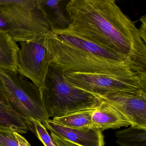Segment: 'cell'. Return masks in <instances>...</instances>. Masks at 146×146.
Returning a JSON list of instances; mask_svg holds the SVG:
<instances>
[{"instance_id":"6da1fadb","label":"cell","mask_w":146,"mask_h":146,"mask_svg":"<svg viewBox=\"0 0 146 146\" xmlns=\"http://www.w3.org/2000/svg\"><path fill=\"white\" fill-rule=\"evenodd\" d=\"M65 30L128 57L146 70V45L134 22L113 0H71Z\"/></svg>"},{"instance_id":"7a4b0ae2","label":"cell","mask_w":146,"mask_h":146,"mask_svg":"<svg viewBox=\"0 0 146 146\" xmlns=\"http://www.w3.org/2000/svg\"><path fill=\"white\" fill-rule=\"evenodd\" d=\"M45 43L51 63L64 72L84 74L146 72V70L132 61L106 58L66 43L52 31L45 36Z\"/></svg>"},{"instance_id":"3957f363","label":"cell","mask_w":146,"mask_h":146,"mask_svg":"<svg viewBox=\"0 0 146 146\" xmlns=\"http://www.w3.org/2000/svg\"><path fill=\"white\" fill-rule=\"evenodd\" d=\"M40 90L49 118L94 110L104 101L99 96L74 87L65 77L63 71L52 63Z\"/></svg>"},{"instance_id":"277c9868","label":"cell","mask_w":146,"mask_h":146,"mask_svg":"<svg viewBox=\"0 0 146 146\" xmlns=\"http://www.w3.org/2000/svg\"><path fill=\"white\" fill-rule=\"evenodd\" d=\"M0 11L7 18L16 42L29 41L52 32L36 0H0Z\"/></svg>"},{"instance_id":"5b68a950","label":"cell","mask_w":146,"mask_h":146,"mask_svg":"<svg viewBox=\"0 0 146 146\" xmlns=\"http://www.w3.org/2000/svg\"><path fill=\"white\" fill-rule=\"evenodd\" d=\"M1 78L7 91L9 105L27 121L37 120L43 124L49 119L42 100L39 87L18 72L0 69Z\"/></svg>"},{"instance_id":"8992f818","label":"cell","mask_w":146,"mask_h":146,"mask_svg":"<svg viewBox=\"0 0 146 146\" xmlns=\"http://www.w3.org/2000/svg\"><path fill=\"white\" fill-rule=\"evenodd\" d=\"M63 72L65 77L74 87L100 96L117 91L142 90L146 92V72L129 71L117 74Z\"/></svg>"},{"instance_id":"52a82bcc","label":"cell","mask_w":146,"mask_h":146,"mask_svg":"<svg viewBox=\"0 0 146 146\" xmlns=\"http://www.w3.org/2000/svg\"><path fill=\"white\" fill-rule=\"evenodd\" d=\"M45 36L20 42L18 72L31 80L39 88L43 85L51 60L46 47Z\"/></svg>"},{"instance_id":"ba28073f","label":"cell","mask_w":146,"mask_h":146,"mask_svg":"<svg viewBox=\"0 0 146 146\" xmlns=\"http://www.w3.org/2000/svg\"><path fill=\"white\" fill-rule=\"evenodd\" d=\"M100 97L124 115L132 125L146 128V91H117Z\"/></svg>"},{"instance_id":"9c48e42d","label":"cell","mask_w":146,"mask_h":146,"mask_svg":"<svg viewBox=\"0 0 146 146\" xmlns=\"http://www.w3.org/2000/svg\"><path fill=\"white\" fill-rule=\"evenodd\" d=\"M46 129L59 138L79 146H104L102 131L93 127L72 128L58 124L48 119L43 124Z\"/></svg>"},{"instance_id":"30bf717a","label":"cell","mask_w":146,"mask_h":146,"mask_svg":"<svg viewBox=\"0 0 146 146\" xmlns=\"http://www.w3.org/2000/svg\"><path fill=\"white\" fill-rule=\"evenodd\" d=\"M62 0H36L37 7L41 12L52 31L65 30L70 24L66 9L67 3Z\"/></svg>"},{"instance_id":"8fae6325","label":"cell","mask_w":146,"mask_h":146,"mask_svg":"<svg viewBox=\"0 0 146 146\" xmlns=\"http://www.w3.org/2000/svg\"><path fill=\"white\" fill-rule=\"evenodd\" d=\"M92 123V127L102 131L132 125L124 115L105 100L93 111Z\"/></svg>"},{"instance_id":"7c38bea8","label":"cell","mask_w":146,"mask_h":146,"mask_svg":"<svg viewBox=\"0 0 146 146\" xmlns=\"http://www.w3.org/2000/svg\"><path fill=\"white\" fill-rule=\"evenodd\" d=\"M52 32L62 41L95 55L114 60L131 61L135 63L128 57L110 51L88 39L67 31H58Z\"/></svg>"},{"instance_id":"4fadbf2b","label":"cell","mask_w":146,"mask_h":146,"mask_svg":"<svg viewBox=\"0 0 146 146\" xmlns=\"http://www.w3.org/2000/svg\"><path fill=\"white\" fill-rule=\"evenodd\" d=\"M19 47L8 33L0 31V69L18 72Z\"/></svg>"},{"instance_id":"5bb4252c","label":"cell","mask_w":146,"mask_h":146,"mask_svg":"<svg viewBox=\"0 0 146 146\" xmlns=\"http://www.w3.org/2000/svg\"><path fill=\"white\" fill-rule=\"evenodd\" d=\"M29 125L25 118L10 106L0 103V129L27 133Z\"/></svg>"},{"instance_id":"9a60e30c","label":"cell","mask_w":146,"mask_h":146,"mask_svg":"<svg viewBox=\"0 0 146 146\" xmlns=\"http://www.w3.org/2000/svg\"><path fill=\"white\" fill-rule=\"evenodd\" d=\"M117 143L121 146H146V128L131 125L117 131Z\"/></svg>"},{"instance_id":"2e32d148","label":"cell","mask_w":146,"mask_h":146,"mask_svg":"<svg viewBox=\"0 0 146 146\" xmlns=\"http://www.w3.org/2000/svg\"><path fill=\"white\" fill-rule=\"evenodd\" d=\"M93 110L80 111L64 116L54 117L53 122L65 127L72 128L92 127V114Z\"/></svg>"},{"instance_id":"e0dca14e","label":"cell","mask_w":146,"mask_h":146,"mask_svg":"<svg viewBox=\"0 0 146 146\" xmlns=\"http://www.w3.org/2000/svg\"><path fill=\"white\" fill-rule=\"evenodd\" d=\"M0 146H31L17 132L0 129Z\"/></svg>"},{"instance_id":"ac0fdd59","label":"cell","mask_w":146,"mask_h":146,"mask_svg":"<svg viewBox=\"0 0 146 146\" xmlns=\"http://www.w3.org/2000/svg\"><path fill=\"white\" fill-rule=\"evenodd\" d=\"M35 129V133L39 140L45 146H57L48 134L46 129L39 121L32 119L31 121Z\"/></svg>"},{"instance_id":"d6986e66","label":"cell","mask_w":146,"mask_h":146,"mask_svg":"<svg viewBox=\"0 0 146 146\" xmlns=\"http://www.w3.org/2000/svg\"><path fill=\"white\" fill-rule=\"evenodd\" d=\"M0 31L10 34L11 26L7 18L0 11Z\"/></svg>"},{"instance_id":"ffe728a7","label":"cell","mask_w":146,"mask_h":146,"mask_svg":"<svg viewBox=\"0 0 146 146\" xmlns=\"http://www.w3.org/2000/svg\"><path fill=\"white\" fill-rule=\"evenodd\" d=\"M51 137L57 146H79L71 142L59 138L51 132Z\"/></svg>"},{"instance_id":"44dd1931","label":"cell","mask_w":146,"mask_h":146,"mask_svg":"<svg viewBox=\"0 0 146 146\" xmlns=\"http://www.w3.org/2000/svg\"><path fill=\"white\" fill-rule=\"evenodd\" d=\"M0 103L9 105L7 96V91L5 84L0 77Z\"/></svg>"},{"instance_id":"7402d4cb","label":"cell","mask_w":146,"mask_h":146,"mask_svg":"<svg viewBox=\"0 0 146 146\" xmlns=\"http://www.w3.org/2000/svg\"><path fill=\"white\" fill-rule=\"evenodd\" d=\"M141 25L139 29V34L142 40L146 44V17L143 16L140 18Z\"/></svg>"}]
</instances>
